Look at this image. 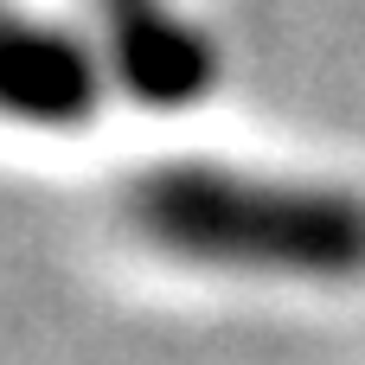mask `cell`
Returning <instances> with one entry per match:
<instances>
[{"mask_svg": "<svg viewBox=\"0 0 365 365\" xmlns=\"http://www.w3.org/2000/svg\"><path fill=\"white\" fill-rule=\"evenodd\" d=\"M128 225L167 257L218 269H276L321 282L365 269V199L308 180L154 167L128 192Z\"/></svg>", "mask_w": 365, "mask_h": 365, "instance_id": "6da1fadb", "label": "cell"}, {"mask_svg": "<svg viewBox=\"0 0 365 365\" xmlns=\"http://www.w3.org/2000/svg\"><path fill=\"white\" fill-rule=\"evenodd\" d=\"M122 83L141 103H192L212 83V38L167 0H96Z\"/></svg>", "mask_w": 365, "mask_h": 365, "instance_id": "3957f363", "label": "cell"}, {"mask_svg": "<svg viewBox=\"0 0 365 365\" xmlns=\"http://www.w3.org/2000/svg\"><path fill=\"white\" fill-rule=\"evenodd\" d=\"M96 109V58L58 19L0 6V115L32 128H77Z\"/></svg>", "mask_w": 365, "mask_h": 365, "instance_id": "7a4b0ae2", "label": "cell"}]
</instances>
